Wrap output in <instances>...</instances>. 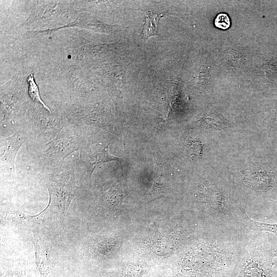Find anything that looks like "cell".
Masks as SVG:
<instances>
[{
  "mask_svg": "<svg viewBox=\"0 0 277 277\" xmlns=\"http://www.w3.org/2000/svg\"><path fill=\"white\" fill-rule=\"evenodd\" d=\"M28 82L29 83L28 93L32 100L40 103L46 109L51 112L49 108L42 100L38 87L34 81L33 75L30 74L28 77Z\"/></svg>",
  "mask_w": 277,
  "mask_h": 277,
  "instance_id": "11",
  "label": "cell"
},
{
  "mask_svg": "<svg viewBox=\"0 0 277 277\" xmlns=\"http://www.w3.org/2000/svg\"><path fill=\"white\" fill-rule=\"evenodd\" d=\"M243 225L249 230L254 232H268L277 236V223H268L255 221L249 217L247 212L243 216Z\"/></svg>",
  "mask_w": 277,
  "mask_h": 277,
  "instance_id": "9",
  "label": "cell"
},
{
  "mask_svg": "<svg viewBox=\"0 0 277 277\" xmlns=\"http://www.w3.org/2000/svg\"><path fill=\"white\" fill-rule=\"evenodd\" d=\"M124 196L123 189L117 186H114L106 193L105 203L108 207L114 208L122 203Z\"/></svg>",
  "mask_w": 277,
  "mask_h": 277,
  "instance_id": "10",
  "label": "cell"
},
{
  "mask_svg": "<svg viewBox=\"0 0 277 277\" xmlns=\"http://www.w3.org/2000/svg\"><path fill=\"white\" fill-rule=\"evenodd\" d=\"M214 24L219 28L227 29L230 25V19L226 14L220 13L215 19Z\"/></svg>",
  "mask_w": 277,
  "mask_h": 277,
  "instance_id": "13",
  "label": "cell"
},
{
  "mask_svg": "<svg viewBox=\"0 0 277 277\" xmlns=\"http://www.w3.org/2000/svg\"><path fill=\"white\" fill-rule=\"evenodd\" d=\"M239 179L245 187L258 192L270 191L276 184L272 175L264 170L245 171Z\"/></svg>",
  "mask_w": 277,
  "mask_h": 277,
  "instance_id": "6",
  "label": "cell"
},
{
  "mask_svg": "<svg viewBox=\"0 0 277 277\" xmlns=\"http://www.w3.org/2000/svg\"><path fill=\"white\" fill-rule=\"evenodd\" d=\"M32 242L34 246L37 268L41 277H47L51 270V264L49 256V244L41 238H34Z\"/></svg>",
  "mask_w": 277,
  "mask_h": 277,
  "instance_id": "7",
  "label": "cell"
},
{
  "mask_svg": "<svg viewBox=\"0 0 277 277\" xmlns=\"http://www.w3.org/2000/svg\"><path fill=\"white\" fill-rule=\"evenodd\" d=\"M271 251L273 257L277 258V246L276 247H271Z\"/></svg>",
  "mask_w": 277,
  "mask_h": 277,
  "instance_id": "16",
  "label": "cell"
},
{
  "mask_svg": "<svg viewBox=\"0 0 277 277\" xmlns=\"http://www.w3.org/2000/svg\"><path fill=\"white\" fill-rule=\"evenodd\" d=\"M110 144H96L86 146L81 151L80 161L84 165L89 176L103 164L122 159L111 155L108 151Z\"/></svg>",
  "mask_w": 277,
  "mask_h": 277,
  "instance_id": "4",
  "label": "cell"
},
{
  "mask_svg": "<svg viewBox=\"0 0 277 277\" xmlns=\"http://www.w3.org/2000/svg\"><path fill=\"white\" fill-rule=\"evenodd\" d=\"M145 273V270L140 266L129 265L124 268L122 272L125 277H140Z\"/></svg>",
  "mask_w": 277,
  "mask_h": 277,
  "instance_id": "12",
  "label": "cell"
},
{
  "mask_svg": "<svg viewBox=\"0 0 277 277\" xmlns=\"http://www.w3.org/2000/svg\"><path fill=\"white\" fill-rule=\"evenodd\" d=\"M165 168L158 162H156L152 187L143 198L147 202L167 196L172 193V186Z\"/></svg>",
  "mask_w": 277,
  "mask_h": 277,
  "instance_id": "5",
  "label": "cell"
},
{
  "mask_svg": "<svg viewBox=\"0 0 277 277\" xmlns=\"http://www.w3.org/2000/svg\"><path fill=\"white\" fill-rule=\"evenodd\" d=\"M255 233L253 232L247 246L236 269L235 277H270L274 264L271 247L263 244Z\"/></svg>",
  "mask_w": 277,
  "mask_h": 277,
  "instance_id": "1",
  "label": "cell"
},
{
  "mask_svg": "<svg viewBox=\"0 0 277 277\" xmlns=\"http://www.w3.org/2000/svg\"><path fill=\"white\" fill-rule=\"evenodd\" d=\"M145 22L143 25L141 37L145 42L152 36H158L159 26L161 18L165 15L163 12L152 11H144Z\"/></svg>",
  "mask_w": 277,
  "mask_h": 277,
  "instance_id": "8",
  "label": "cell"
},
{
  "mask_svg": "<svg viewBox=\"0 0 277 277\" xmlns=\"http://www.w3.org/2000/svg\"><path fill=\"white\" fill-rule=\"evenodd\" d=\"M7 277H22V275L18 271H13L8 274Z\"/></svg>",
  "mask_w": 277,
  "mask_h": 277,
  "instance_id": "15",
  "label": "cell"
},
{
  "mask_svg": "<svg viewBox=\"0 0 277 277\" xmlns=\"http://www.w3.org/2000/svg\"><path fill=\"white\" fill-rule=\"evenodd\" d=\"M190 144H188L189 146V150L188 152L191 156H195L198 157L201 154V146L199 142L196 141H190Z\"/></svg>",
  "mask_w": 277,
  "mask_h": 277,
  "instance_id": "14",
  "label": "cell"
},
{
  "mask_svg": "<svg viewBox=\"0 0 277 277\" xmlns=\"http://www.w3.org/2000/svg\"><path fill=\"white\" fill-rule=\"evenodd\" d=\"M29 135L27 130L21 129L1 140V165L9 169L13 178H16L15 160L17 153Z\"/></svg>",
  "mask_w": 277,
  "mask_h": 277,
  "instance_id": "3",
  "label": "cell"
},
{
  "mask_svg": "<svg viewBox=\"0 0 277 277\" xmlns=\"http://www.w3.org/2000/svg\"><path fill=\"white\" fill-rule=\"evenodd\" d=\"M76 184L73 174L62 173L52 180L48 186L49 202L39 213L42 219L52 215L63 216L75 194Z\"/></svg>",
  "mask_w": 277,
  "mask_h": 277,
  "instance_id": "2",
  "label": "cell"
}]
</instances>
